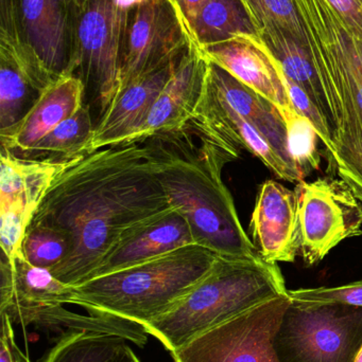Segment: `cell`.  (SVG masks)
Masks as SVG:
<instances>
[{
	"mask_svg": "<svg viewBox=\"0 0 362 362\" xmlns=\"http://www.w3.org/2000/svg\"><path fill=\"white\" fill-rule=\"evenodd\" d=\"M142 142L74 157L30 223L63 232L67 257L50 270L70 286L86 282L121 236L171 209Z\"/></svg>",
	"mask_w": 362,
	"mask_h": 362,
	"instance_id": "cell-1",
	"label": "cell"
},
{
	"mask_svg": "<svg viewBox=\"0 0 362 362\" xmlns=\"http://www.w3.org/2000/svg\"><path fill=\"white\" fill-rule=\"evenodd\" d=\"M168 204L188 221L196 244L221 257H261L242 228L223 168L238 155L187 124L142 141Z\"/></svg>",
	"mask_w": 362,
	"mask_h": 362,
	"instance_id": "cell-2",
	"label": "cell"
},
{
	"mask_svg": "<svg viewBox=\"0 0 362 362\" xmlns=\"http://www.w3.org/2000/svg\"><path fill=\"white\" fill-rule=\"evenodd\" d=\"M325 91L341 127L331 163L362 202V40L325 0H293Z\"/></svg>",
	"mask_w": 362,
	"mask_h": 362,
	"instance_id": "cell-3",
	"label": "cell"
},
{
	"mask_svg": "<svg viewBox=\"0 0 362 362\" xmlns=\"http://www.w3.org/2000/svg\"><path fill=\"white\" fill-rule=\"evenodd\" d=\"M216 253L182 247L74 287V305L147 327L180 303L212 269Z\"/></svg>",
	"mask_w": 362,
	"mask_h": 362,
	"instance_id": "cell-4",
	"label": "cell"
},
{
	"mask_svg": "<svg viewBox=\"0 0 362 362\" xmlns=\"http://www.w3.org/2000/svg\"><path fill=\"white\" fill-rule=\"evenodd\" d=\"M278 264L217 255L208 274L169 313L145 327L170 354L250 308L287 293Z\"/></svg>",
	"mask_w": 362,
	"mask_h": 362,
	"instance_id": "cell-5",
	"label": "cell"
},
{
	"mask_svg": "<svg viewBox=\"0 0 362 362\" xmlns=\"http://www.w3.org/2000/svg\"><path fill=\"white\" fill-rule=\"evenodd\" d=\"M69 64L68 74L95 93L101 115L118 93L123 40L130 12L115 0H85L68 8Z\"/></svg>",
	"mask_w": 362,
	"mask_h": 362,
	"instance_id": "cell-6",
	"label": "cell"
},
{
	"mask_svg": "<svg viewBox=\"0 0 362 362\" xmlns=\"http://www.w3.org/2000/svg\"><path fill=\"white\" fill-rule=\"evenodd\" d=\"M273 346L278 362H356L362 350V308L291 300Z\"/></svg>",
	"mask_w": 362,
	"mask_h": 362,
	"instance_id": "cell-7",
	"label": "cell"
},
{
	"mask_svg": "<svg viewBox=\"0 0 362 362\" xmlns=\"http://www.w3.org/2000/svg\"><path fill=\"white\" fill-rule=\"evenodd\" d=\"M193 44L178 0H146L136 6L130 12L125 30L117 95L142 76L180 59Z\"/></svg>",
	"mask_w": 362,
	"mask_h": 362,
	"instance_id": "cell-8",
	"label": "cell"
},
{
	"mask_svg": "<svg viewBox=\"0 0 362 362\" xmlns=\"http://www.w3.org/2000/svg\"><path fill=\"white\" fill-rule=\"evenodd\" d=\"M300 255L308 266L322 261L346 238L362 234V206L341 180L318 178L295 189Z\"/></svg>",
	"mask_w": 362,
	"mask_h": 362,
	"instance_id": "cell-9",
	"label": "cell"
},
{
	"mask_svg": "<svg viewBox=\"0 0 362 362\" xmlns=\"http://www.w3.org/2000/svg\"><path fill=\"white\" fill-rule=\"evenodd\" d=\"M285 295L263 302L172 353L174 362H278L274 336L290 303Z\"/></svg>",
	"mask_w": 362,
	"mask_h": 362,
	"instance_id": "cell-10",
	"label": "cell"
},
{
	"mask_svg": "<svg viewBox=\"0 0 362 362\" xmlns=\"http://www.w3.org/2000/svg\"><path fill=\"white\" fill-rule=\"evenodd\" d=\"M189 124L200 134L239 156L242 150L259 158L272 173L289 182L301 175L270 146L259 129L227 105L213 88L206 74L201 99Z\"/></svg>",
	"mask_w": 362,
	"mask_h": 362,
	"instance_id": "cell-11",
	"label": "cell"
},
{
	"mask_svg": "<svg viewBox=\"0 0 362 362\" xmlns=\"http://www.w3.org/2000/svg\"><path fill=\"white\" fill-rule=\"evenodd\" d=\"M198 48L206 61L269 100L280 112L293 110L284 74L259 34H236L222 42Z\"/></svg>",
	"mask_w": 362,
	"mask_h": 362,
	"instance_id": "cell-12",
	"label": "cell"
},
{
	"mask_svg": "<svg viewBox=\"0 0 362 362\" xmlns=\"http://www.w3.org/2000/svg\"><path fill=\"white\" fill-rule=\"evenodd\" d=\"M208 69V62L197 45H191L179 59L140 129L123 144H138L157 134L186 127L201 99Z\"/></svg>",
	"mask_w": 362,
	"mask_h": 362,
	"instance_id": "cell-13",
	"label": "cell"
},
{
	"mask_svg": "<svg viewBox=\"0 0 362 362\" xmlns=\"http://www.w3.org/2000/svg\"><path fill=\"white\" fill-rule=\"evenodd\" d=\"M250 232L261 259L273 264L295 262L300 255L295 191L278 181H265L257 194Z\"/></svg>",
	"mask_w": 362,
	"mask_h": 362,
	"instance_id": "cell-14",
	"label": "cell"
},
{
	"mask_svg": "<svg viewBox=\"0 0 362 362\" xmlns=\"http://www.w3.org/2000/svg\"><path fill=\"white\" fill-rule=\"evenodd\" d=\"M193 244L195 238L188 221L180 211L169 209L125 232L101 259L89 280Z\"/></svg>",
	"mask_w": 362,
	"mask_h": 362,
	"instance_id": "cell-15",
	"label": "cell"
},
{
	"mask_svg": "<svg viewBox=\"0 0 362 362\" xmlns=\"http://www.w3.org/2000/svg\"><path fill=\"white\" fill-rule=\"evenodd\" d=\"M85 86L80 78L62 74L38 93L25 116L6 131L0 132L2 148L25 157L45 136L84 105Z\"/></svg>",
	"mask_w": 362,
	"mask_h": 362,
	"instance_id": "cell-16",
	"label": "cell"
},
{
	"mask_svg": "<svg viewBox=\"0 0 362 362\" xmlns=\"http://www.w3.org/2000/svg\"><path fill=\"white\" fill-rule=\"evenodd\" d=\"M180 59L142 76L120 91L95 125L83 154L120 146L134 135L142 127Z\"/></svg>",
	"mask_w": 362,
	"mask_h": 362,
	"instance_id": "cell-17",
	"label": "cell"
},
{
	"mask_svg": "<svg viewBox=\"0 0 362 362\" xmlns=\"http://www.w3.org/2000/svg\"><path fill=\"white\" fill-rule=\"evenodd\" d=\"M257 34L278 62L285 78L303 89L318 108L327 122L336 148L341 122L321 82L307 40H300L276 23L265 25Z\"/></svg>",
	"mask_w": 362,
	"mask_h": 362,
	"instance_id": "cell-18",
	"label": "cell"
},
{
	"mask_svg": "<svg viewBox=\"0 0 362 362\" xmlns=\"http://www.w3.org/2000/svg\"><path fill=\"white\" fill-rule=\"evenodd\" d=\"M0 272V312L74 304V287L57 280L50 270L32 265L21 252L13 259L2 257Z\"/></svg>",
	"mask_w": 362,
	"mask_h": 362,
	"instance_id": "cell-19",
	"label": "cell"
},
{
	"mask_svg": "<svg viewBox=\"0 0 362 362\" xmlns=\"http://www.w3.org/2000/svg\"><path fill=\"white\" fill-rule=\"evenodd\" d=\"M26 42L43 63L60 78L68 74L69 25L65 0H21Z\"/></svg>",
	"mask_w": 362,
	"mask_h": 362,
	"instance_id": "cell-20",
	"label": "cell"
},
{
	"mask_svg": "<svg viewBox=\"0 0 362 362\" xmlns=\"http://www.w3.org/2000/svg\"><path fill=\"white\" fill-rule=\"evenodd\" d=\"M208 78L217 95L242 118L254 125L280 156L295 168L289 154L286 123L280 110L269 100L210 62Z\"/></svg>",
	"mask_w": 362,
	"mask_h": 362,
	"instance_id": "cell-21",
	"label": "cell"
},
{
	"mask_svg": "<svg viewBox=\"0 0 362 362\" xmlns=\"http://www.w3.org/2000/svg\"><path fill=\"white\" fill-rule=\"evenodd\" d=\"M74 158H26L2 148L0 152V204L14 202L32 215L57 176Z\"/></svg>",
	"mask_w": 362,
	"mask_h": 362,
	"instance_id": "cell-22",
	"label": "cell"
},
{
	"mask_svg": "<svg viewBox=\"0 0 362 362\" xmlns=\"http://www.w3.org/2000/svg\"><path fill=\"white\" fill-rule=\"evenodd\" d=\"M240 33H257L240 0H208L191 27L198 47L216 44Z\"/></svg>",
	"mask_w": 362,
	"mask_h": 362,
	"instance_id": "cell-23",
	"label": "cell"
},
{
	"mask_svg": "<svg viewBox=\"0 0 362 362\" xmlns=\"http://www.w3.org/2000/svg\"><path fill=\"white\" fill-rule=\"evenodd\" d=\"M125 341L110 334L72 332L62 336L43 362H115Z\"/></svg>",
	"mask_w": 362,
	"mask_h": 362,
	"instance_id": "cell-24",
	"label": "cell"
},
{
	"mask_svg": "<svg viewBox=\"0 0 362 362\" xmlns=\"http://www.w3.org/2000/svg\"><path fill=\"white\" fill-rule=\"evenodd\" d=\"M94 129L89 106L84 104L74 116L45 136L25 157L31 158L32 155L49 154V157L74 158L84 155V148L93 136Z\"/></svg>",
	"mask_w": 362,
	"mask_h": 362,
	"instance_id": "cell-25",
	"label": "cell"
},
{
	"mask_svg": "<svg viewBox=\"0 0 362 362\" xmlns=\"http://www.w3.org/2000/svg\"><path fill=\"white\" fill-rule=\"evenodd\" d=\"M281 115L286 123L289 154L304 180L320 168L321 155L318 150L320 138L310 121L295 110L281 112Z\"/></svg>",
	"mask_w": 362,
	"mask_h": 362,
	"instance_id": "cell-26",
	"label": "cell"
},
{
	"mask_svg": "<svg viewBox=\"0 0 362 362\" xmlns=\"http://www.w3.org/2000/svg\"><path fill=\"white\" fill-rule=\"evenodd\" d=\"M69 250V240L63 232L38 223H30L21 245V253L30 264L49 270L59 265Z\"/></svg>",
	"mask_w": 362,
	"mask_h": 362,
	"instance_id": "cell-27",
	"label": "cell"
},
{
	"mask_svg": "<svg viewBox=\"0 0 362 362\" xmlns=\"http://www.w3.org/2000/svg\"><path fill=\"white\" fill-rule=\"evenodd\" d=\"M31 93L36 91L26 76L14 65L0 59V132L10 129L25 116Z\"/></svg>",
	"mask_w": 362,
	"mask_h": 362,
	"instance_id": "cell-28",
	"label": "cell"
},
{
	"mask_svg": "<svg viewBox=\"0 0 362 362\" xmlns=\"http://www.w3.org/2000/svg\"><path fill=\"white\" fill-rule=\"evenodd\" d=\"M255 29L276 23L300 40H307L303 21L293 0H240Z\"/></svg>",
	"mask_w": 362,
	"mask_h": 362,
	"instance_id": "cell-29",
	"label": "cell"
},
{
	"mask_svg": "<svg viewBox=\"0 0 362 362\" xmlns=\"http://www.w3.org/2000/svg\"><path fill=\"white\" fill-rule=\"evenodd\" d=\"M293 301L310 303H341L362 308V280L339 287H319V288L288 291Z\"/></svg>",
	"mask_w": 362,
	"mask_h": 362,
	"instance_id": "cell-30",
	"label": "cell"
},
{
	"mask_svg": "<svg viewBox=\"0 0 362 362\" xmlns=\"http://www.w3.org/2000/svg\"><path fill=\"white\" fill-rule=\"evenodd\" d=\"M285 84H286L287 91H288L293 110L310 121V124L316 129L317 134L320 138V141L327 148L329 156L331 157L334 154V151H335V146H334L333 138H332L329 127H327L322 115L320 114L318 108L312 103L308 95L304 93L303 89L300 88L299 86L293 84L290 81L286 80V78H285Z\"/></svg>",
	"mask_w": 362,
	"mask_h": 362,
	"instance_id": "cell-31",
	"label": "cell"
},
{
	"mask_svg": "<svg viewBox=\"0 0 362 362\" xmlns=\"http://www.w3.org/2000/svg\"><path fill=\"white\" fill-rule=\"evenodd\" d=\"M352 35L362 40V0H325Z\"/></svg>",
	"mask_w": 362,
	"mask_h": 362,
	"instance_id": "cell-32",
	"label": "cell"
},
{
	"mask_svg": "<svg viewBox=\"0 0 362 362\" xmlns=\"http://www.w3.org/2000/svg\"><path fill=\"white\" fill-rule=\"evenodd\" d=\"M0 34L26 40L21 25V0H0Z\"/></svg>",
	"mask_w": 362,
	"mask_h": 362,
	"instance_id": "cell-33",
	"label": "cell"
},
{
	"mask_svg": "<svg viewBox=\"0 0 362 362\" xmlns=\"http://www.w3.org/2000/svg\"><path fill=\"white\" fill-rule=\"evenodd\" d=\"M1 316V339H0V362H30L15 341L13 323L6 315Z\"/></svg>",
	"mask_w": 362,
	"mask_h": 362,
	"instance_id": "cell-34",
	"label": "cell"
},
{
	"mask_svg": "<svg viewBox=\"0 0 362 362\" xmlns=\"http://www.w3.org/2000/svg\"><path fill=\"white\" fill-rule=\"evenodd\" d=\"M178 1L191 32V27L208 0H178Z\"/></svg>",
	"mask_w": 362,
	"mask_h": 362,
	"instance_id": "cell-35",
	"label": "cell"
},
{
	"mask_svg": "<svg viewBox=\"0 0 362 362\" xmlns=\"http://www.w3.org/2000/svg\"><path fill=\"white\" fill-rule=\"evenodd\" d=\"M144 1H146V0H115V4L121 11L131 12L132 10H134L136 6H140Z\"/></svg>",
	"mask_w": 362,
	"mask_h": 362,
	"instance_id": "cell-36",
	"label": "cell"
},
{
	"mask_svg": "<svg viewBox=\"0 0 362 362\" xmlns=\"http://www.w3.org/2000/svg\"><path fill=\"white\" fill-rule=\"evenodd\" d=\"M115 362H140V361L133 350L127 344Z\"/></svg>",
	"mask_w": 362,
	"mask_h": 362,
	"instance_id": "cell-37",
	"label": "cell"
},
{
	"mask_svg": "<svg viewBox=\"0 0 362 362\" xmlns=\"http://www.w3.org/2000/svg\"><path fill=\"white\" fill-rule=\"evenodd\" d=\"M85 0H65L66 6L68 8H79L82 6Z\"/></svg>",
	"mask_w": 362,
	"mask_h": 362,
	"instance_id": "cell-38",
	"label": "cell"
},
{
	"mask_svg": "<svg viewBox=\"0 0 362 362\" xmlns=\"http://www.w3.org/2000/svg\"><path fill=\"white\" fill-rule=\"evenodd\" d=\"M356 362H362V350L361 352L359 353L358 357H357Z\"/></svg>",
	"mask_w": 362,
	"mask_h": 362,
	"instance_id": "cell-39",
	"label": "cell"
}]
</instances>
